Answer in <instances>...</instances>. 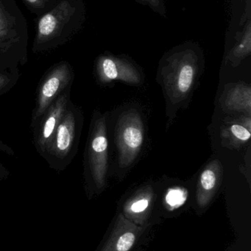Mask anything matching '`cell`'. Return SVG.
<instances>
[{
	"instance_id": "obj_1",
	"label": "cell",
	"mask_w": 251,
	"mask_h": 251,
	"mask_svg": "<svg viewBox=\"0 0 251 251\" xmlns=\"http://www.w3.org/2000/svg\"><path fill=\"white\" fill-rule=\"evenodd\" d=\"M85 14L83 0H57L53 8L38 18L32 52L52 51L69 42L82 28Z\"/></svg>"
},
{
	"instance_id": "obj_2",
	"label": "cell",
	"mask_w": 251,
	"mask_h": 251,
	"mask_svg": "<svg viewBox=\"0 0 251 251\" xmlns=\"http://www.w3.org/2000/svg\"><path fill=\"white\" fill-rule=\"evenodd\" d=\"M28 41V22L16 0H0V70L26 64Z\"/></svg>"
},
{
	"instance_id": "obj_3",
	"label": "cell",
	"mask_w": 251,
	"mask_h": 251,
	"mask_svg": "<svg viewBox=\"0 0 251 251\" xmlns=\"http://www.w3.org/2000/svg\"><path fill=\"white\" fill-rule=\"evenodd\" d=\"M108 168L109 140L106 118L98 110H94L84 152V176L88 191L99 193L106 187Z\"/></svg>"
},
{
	"instance_id": "obj_4",
	"label": "cell",
	"mask_w": 251,
	"mask_h": 251,
	"mask_svg": "<svg viewBox=\"0 0 251 251\" xmlns=\"http://www.w3.org/2000/svg\"><path fill=\"white\" fill-rule=\"evenodd\" d=\"M84 122L82 109L71 101L42 156L51 169L61 172L72 163L78 151Z\"/></svg>"
},
{
	"instance_id": "obj_5",
	"label": "cell",
	"mask_w": 251,
	"mask_h": 251,
	"mask_svg": "<svg viewBox=\"0 0 251 251\" xmlns=\"http://www.w3.org/2000/svg\"><path fill=\"white\" fill-rule=\"evenodd\" d=\"M198 58L187 50L172 54L162 69V84L170 102L184 101L193 89L197 73Z\"/></svg>"
},
{
	"instance_id": "obj_6",
	"label": "cell",
	"mask_w": 251,
	"mask_h": 251,
	"mask_svg": "<svg viewBox=\"0 0 251 251\" xmlns=\"http://www.w3.org/2000/svg\"><path fill=\"white\" fill-rule=\"evenodd\" d=\"M74 79L75 72L67 61H60L53 65L44 73L36 90L35 106L31 115V129L36 126L56 99L72 86Z\"/></svg>"
},
{
	"instance_id": "obj_7",
	"label": "cell",
	"mask_w": 251,
	"mask_h": 251,
	"mask_svg": "<svg viewBox=\"0 0 251 251\" xmlns=\"http://www.w3.org/2000/svg\"><path fill=\"white\" fill-rule=\"evenodd\" d=\"M116 140L119 166L128 168L137 159L144 140V125L136 110H128L119 117Z\"/></svg>"
},
{
	"instance_id": "obj_8",
	"label": "cell",
	"mask_w": 251,
	"mask_h": 251,
	"mask_svg": "<svg viewBox=\"0 0 251 251\" xmlns=\"http://www.w3.org/2000/svg\"><path fill=\"white\" fill-rule=\"evenodd\" d=\"M72 87L60 94L43 115L32 128L33 144L38 154L42 157L54 137L71 101Z\"/></svg>"
},
{
	"instance_id": "obj_9",
	"label": "cell",
	"mask_w": 251,
	"mask_h": 251,
	"mask_svg": "<svg viewBox=\"0 0 251 251\" xmlns=\"http://www.w3.org/2000/svg\"><path fill=\"white\" fill-rule=\"evenodd\" d=\"M95 74L101 84L120 80L131 85H139L141 75L129 62L111 55H100L95 63Z\"/></svg>"
},
{
	"instance_id": "obj_10",
	"label": "cell",
	"mask_w": 251,
	"mask_h": 251,
	"mask_svg": "<svg viewBox=\"0 0 251 251\" xmlns=\"http://www.w3.org/2000/svg\"><path fill=\"white\" fill-rule=\"evenodd\" d=\"M142 231V227L138 226L119 214L110 237L100 251H130Z\"/></svg>"
},
{
	"instance_id": "obj_11",
	"label": "cell",
	"mask_w": 251,
	"mask_h": 251,
	"mask_svg": "<svg viewBox=\"0 0 251 251\" xmlns=\"http://www.w3.org/2000/svg\"><path fill=\"white\" fill-rule=\"evenodd\" d=\"M222 175V166L218 160L211 162L202 171L196 193V200L200 207H206L210 203L221 184Z\"/></svg>"
},
{
	"instance_id": "obj_12",
	"label": "cell",
	"mask_w": 251,
	"mask_h": 251,
	"mask_svg": "<svg viewBox=\"0 0 251 251\" xmlns=\"http://www.w3.org/2000/svg\"><path fill=\"white\" fill-rule=\"evenodd\" d=\"M153 199V193L151 190H142L139 193L131 198L126 203H125V212L128 216L133 218H139L141 215H144L145 212L148 210L151 204Z\"/></svg>"
},
{
	"instance_id": "obj_13",
	"label": "cell",
	"mask_w": 251,
	"mask_h": 251,
	"mask_svg": "<svg viewBox=\"0 0 251 251\" xmlns=\"http://www.w3.org/2000/svg\"><path fill=\"white\" fill-rule=\"evenodd\" d=\"M251 21L247 22L246 27L242 32L240 39L237 41L234 48L228 54V61L233 66H237L243 59L250 54L251 51Z\"/></svg>"
},
{
	"instance_id": "obj_14",
	"label": "cell",
	"mask_w": 251,
	"mask_h": 251,
	"mask_svg": "<svg viewBox=\"0 0 251 251\" xmlns=\"http://www.w3.org/2000/svg\"><path fill=\"white\" fill-rule=\"evenodd\" d=\"M188 193L186 189L180 187H172L165 195V203L169 210H175L186 203Z\"/></svg>"
},
{
	"instance_id": "obj_15",
	"label": "cell",
	"mask_w": 251,
	"mask_h": 251,
	"mask_svg": "<svg viewBox=\"0 0 251 251\" xmlns=\"http://www.w3.org/2000/svg\"><path fill=\"white\" fill-rule=\"evenodd\" d=\"M20 69L0 70V97L8 93L20 79Z\"/></svg>"
},
{
	"instance_id": "obj_16",
	"label": "cell",
	"mask_w": 251,
	"mask_h": 251,
	"mask_svg": "<svg viewBox=\"0 0 251 251\" xmlns=\"http://www.w3.org/2000/svg\"><path fill=\"white\" fill-rule=\"evenodd\" d=\"M25 5L32 13L39 17L53 8L57 0H22Z\"/></svg>"
},
{
	"instance_id": "obj_17",
	"label": "cell",
	"mask_w": 251,
	"mask_h": 251,
	"mask_svg": "<svg viewBox=\"0 0 251 251\" xmlns=\"http://www.w3.org/2000/svg\"><path fill=\"white\" fill-rule=\"evenodd\" d=\"M230 131L233 137H235L237 140L242 142H246L250 140V130L248 129L246 127L241 125H233L230 127Z\"/></svg>"
},
{
	"instance_id": "obj_18",
	"label": "cell",
	"mask_w": 251,
	"mask_h": 251,
	"mask_svg": "<svg viewBox=\"0 0 251 251\" xmlns=\"http://www.w3.org/2000/svg\"><path fill=\"white\" fill-rule=\"evenodd\" d=\"M0 151L3 152V153H6L10 156H15V152L13 149L6 145L5 143H3L1 140H0ZM9 176H10V171L0 161V181L7 179Z\"/></svg>"
},
{
	"instance_id": "obj_19",
	"label": "cell",
	"mask_w": 251,
	"mask_h": 251,
	"mask_svg": "<svg viewBox=\"0 0 251 251\" xmlns=\"http://www.w3.org/2000/svg\"><path fill=\"white\" fill-rule=\"evenodd\" d=\"M141 2L148 5L154 11L157 12L162 16L165 15V6L163 0H139Z\"/></svg>"
}]
</instances>
